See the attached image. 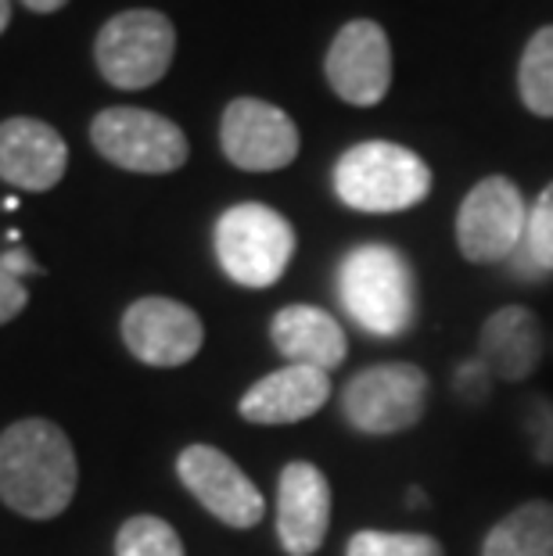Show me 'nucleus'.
<instances>
[{"instance_id":"f3484780","label":"nucleus","mask_w":553,"mask_h":556,"mask_svg":"<svg viewBox=\"0 0 553 556\" xmlns=\"http://www.w3.org/2000/svg\"><path fill=\"white\" fill-rule=\"evenodd\" d=\"M274 349L296 366H313V370L331 374L345 363L349 338L338 319L321 309V305H285L274 324H269Z\"/></svg>"},{"instance_id":"1a4fd4ad","label":"nucleus","mask_w":553,"mask_h":556,"mask_svg":"<svg viewBox=\"0 0 553 556\" xmlns=\"http://www.w3.org/2000/svg\"><path fill=\"white\" fill-rule=\"evenodd\" d=\"M219 144L230 165L244 173H274L296 162L299 126L288 112L259 98H238L227 104L219 123Z\"/></svg>"},{"instance_id":"bb28decb","label":"nucleus","mask_w":553,"mask_h":556,"mask_svg":"<svg viewBox=\"0 0 553 556\" xmlns=\"http://www.w3.org/2000/svg\"><path fill=\"white\" fill-rule=\"evenodd\" d=\"M29 11H37V15H51V11H62L68 0H22Z\"/></svg>"},{"instance_id":"cd10ccee","label":"nucleus","mask_w":553,"mask_h":556,"mask_svg":"<svg viewBox=\"0 0 553 556\" xmlns=\"http://www.w3.org/2000/svg\"><path fill=\"white\" fill-rule=\"evenodd\" d=\"M8 22H11V0H0V33L8 29Z\"/></svg>"},{"instance_id":"5701e85b","label":"nucleus","mask_w":553,"mask_h":556,"mask_svg":"<svg viewBox=\"0 0 553 556\" xmlns=\"http://www.w3.org/2000/svg\"><path fill=\"white\" fill-rule=\"evenodd\" d=\"M525 431L528 442H532V453L539 464L553 467V399H528L525 406Z\"/></svg>"},{"instance_id":"a878e982","label":"nucleus","mask_w":553,"mask_h":556,"mask_svg":"<svg viewBox=\"0 0 553 556\" xmlns=\"http://www.w3.org/2000/svg\"><path fill=\"white\" fill-rule=\"evenodd\" d=\"M0 269H8L11 277H22V274H40V266L33 263L29 252H22V248H11V252L0 255Z\"/></svg>"},{"instance_id":"423d86ee","label":"nucleus","mask_w":553,"mask_h":556,"mask_svg":"<svg viewBox=\"0 0 553 556\" xmlns=\"http://www.w3.org/2000/svg\"><path fill=\"white\" fill-rule=\"evenodd\" d=\"M428 406V374L414 363H378L341 388V413L360 434H399L417 428Z\"/></svg>"},{"instance_id":"a211bd4d","label":"nucleus","mask_w":553,"mask_h":556,"mask_svg":"<svg viewBox=\"0 0 553 556\" xmlns=\"http://www.w3.org/2000/svg\"><path fill=\"white\" fill-rule=\"evenodd\" d=\"M481 556H553V503L528 500L492 525Z\"/></svg>"},{"instance_id":"6ab92c4d","label":"nucleus","mask_w":553,"mask_h":556,"mask_svg":"<svg viewBox=\"0 0 553 556\" xmlns=\"http://www.w3.org/2000/svg\"><path fill=\"white\" fill-rule=\"evenodd\" d=\"M517 90L528 112L539 119H553V26L539 29L528 40L517 65Z\"/></svg>"},{"instance_id":"4be33fe9","label":"nucleus","mask_w":553,"mask_h":556,"mask_svg":"<svg viewBox=\"0 0 553 556\" xmlns=\"http://www.w3.org/2000/svg\"><path fill=\"white\" fill-rule=\"evenodd\" d=\"M345 556H442V542L420 535V531L367 528L349 539Z\"/></svg>"},{"instance_id":"b1692460","label":"nucleus","mask_w":553,"mask_h":556,"mask_svg":"<svg viewBox=\"0 0 553 556\" xmlns=\"http://www.w3.org/2000/svg\"><path fill=\"white\" fill-rule=\"evenodd\" d=\"M492 381H497V377H492V374H489V366L475 356V359H467V363L456 366V374H453V392H456V399H461V402H467V406H478V402H486V399H489Z\"/></svg>"},{"instance_id":"20e7f679","label":"nucleus","mask_w":553,"mask_h":556,"mask_svg":"<svg viewBox=\"0 0 553 556\" xmlns=\"http://www.w3.org/2000/svg\"><path fill=\"white\" fill-rule=\"evenodd\" d=\"M216 258L241 288H269L285 277L296 255V227L277 208L244 201L216 219Z\"/></svg>"},{"instance_id":"f03ea898","label":"nucleus","mask_w":553,"mask_h":556,"mask_svg":"<svg viewBox=\"0 0 553 556\" xmlns=\"http://www.w3.org/2000/svg\"><path fill=\"white\" fill-rule=\"evenodd\" d=\"M338 291L345 313L374 338H399L414 324V274L388 244H360L341 258Z\"/></svg>"},{"instance_id":"9b49d317","label":"nucleus","mask_w":553,"mask_h":556,"mask_svg":"<svg viewBox=\"0 0 553 556\" xmlns=\"http://www.w3.org/2000/svg\"><path fill=\"white\" fill-rule=\"evenodd\" d=\"M187 492L227 528L249 531L263 520V495L227 453L213 445H187L176 459Z\"/></svg>"},{"instance_id":"2eb2a0df","label":"nucleus","mask_w":553,"mask_h":556,"mask_svg":"<svg viewBox=\"0 0 553 556\" xmlns=\"http://www.w3.org/2000/svg\"><path fill=\"white\" fill-rule=\"evenodd\" d=\"M327 399H331V377L313 366L288 363L255 381L241 395L238 413L249 424H299L324 409Z\"/></svg>"},{"instance_id":"aec40b11","label":"nucleus","mask_w":553,"mask_h":556,"mask_svg":"<svg viewBox=\"0 0 553 556\" xmlns=\"http://www.w3.org/2000/svg\"><path fill=\"white\" fill-rule=\"evenodd\" d=\"M517 266H528V277L553 274V184L543 187L536 205L528 208L525 241L517 248Z\"/></svg>"},{"instance_id":"393cba45","label":"nucleus","mask_w":553,"mask_h":556,"mask_svg":"<svg viewBox=\"0 0 553 556\" xmlns=\"http://www.w3.org/2000/svg\"><path fill=\"white\" fill-rule=\"evenodd\" d=\"M29 294L22 288L18 277H11L8 269H0V324H8V319H15L22 309H26Z\"/></svg>"},{"instance_id":"9d476101","label":"nucleus","mask_w":553,"mask_h":556,"mask_svg":"<svg viewBox=\"0 0 553 556\" xmlns=\"http://www.w3.org/2000/svg\"><path fill=\"white\" fill-rule=\"evenodd\" d=\"M324 73L331 90L345 104L370 109V104L385 101L388 87H392V47H388V33L370 18H356L349 26H341L331 51H327Z\"/></svg>"},{"instance_id":"7ed1b4c3","label":"nucleus","mask_w":553,"mask_h":556,"mask_svg":"<svg viewBox=\"0 0 553 556\" xmlns=\"http://www.w3.org/2000/svg\"><path fill=\"white\" fill-rule=\"evenodd\" d=\"M335 194L356 212H406L431 194L428 162L392 140L349 148L335 165Z\"/></svg>"},{"instance_id":"dca6fc26","label":"nucleus","mask_w":553,"mask_h":556,"mask_svg":"<svg viewBox=\"0 0 553 556\" xmlns=\"http://www.w3.org/2000/svg\"><path fill=\"white\" fill-rule=\"evenodd\" d=\"M543 324L525 305H503V309H497L481 324L478 359L500 381H528L539 370V363H543Z\"/></svg>"},{"instance_id":"c85d7f7f","label":"nucleus","mask_w":553,"mask_h":556,"mask_svg":"<svg viewBox=\"0 0 553 556\" xmlns=\"http://www.w3.org/2000/svg\"><path fill=\"white\" fill-rule=\"evenodd\" d=\"M406 506H425V492H420V489H410V492H406Z\"/></svg>"},{"instance_id":"ddd939ff","label":"nucleus","mask_w":553,"mask_h":556,"mask_svg":"<svg viewBox=\"0 0 553 556\" xmlns=\"http://www.w3.org/2000/svg\"><path fill=\"white\" fill-rule=\"evenodd\" d=\"M331 528V481L316 464L296 459L277 481V539L288 556H313Z\"/></svg>"},{"instance_id":"6e6552de","label":"nucleus","mask_w":553,"mask_h":556,"mask_svg":"<svg viewBox=\"0 0 553 556\" xmlns=\"http://www.w3.org/2000/svg\"><path fill=\"white\" fill-rule=\"evenodd\" d=\"M528 208L517 184L507 176H486L467 191L456 212V248L467 263H507L525 241Z\"/></svg>"},{"instance_id":"39448f33","label":"nucleus","mask_w":553,"mask_h":556,"mask_svg":"<svg viewBox=\"0 0 553 556\" xmlns=\"http://www.w3.org/2000/svg\"><path fill=\"white\" fill-rule=\"evenodd\" d=\"M176 29L162 11L134 8L109 18L93 40V62L120 90H144L169 73Z\"/></svg>"},{"instance_id":"4468645a","label":"nucleus","mask_w":553,"mask_h":556,"mask_svg":"<svg viewBox=\"0 0 553 556\" xmlns=\"http://www.w3.org/2000/svg\"><path fill=\"white\" fill-rule=\"evenodd\" d=\"M68 148L54 126L40 119L0 123V180L18 191L43 194L65 176Z\"/></svg>"},{"instance_id":"f8f14e48","label":"nucleus","mask_w":553,"mask_h":556,"mask_svg":"<svg viewBox=\"0 0 553 556\" xmlns=\"http://www.w3.org/2000/svg\"><path fill=\"white\" fill-rule=\"evenodd\" d=\"M123 341L148 366H184L202 352L205 327L191 305L148 294L123 313Z\"/></svg>"},{"instance_id":"412c9836","label":"nucleus","mask_w":553,"mask_h":556,"mask_svg":"<svg viewBox=\"0 0 553 556\" xmlns=\"http://www.w3.org/2000/svg\"><path fill=\"white\" fill-rule=\"evenodd\" d=\"M115 556H184V542L162 517H129L115 535Z\"/></svg>"},{"instance_id":"0eeeda50","label":"nucleus","mask_w":553,"mask_h":556,"mask_svg":"<svg viewBox=\"0 0 553 556\" xmlns=\"http://www.w3.org/2000/svg\"><path fill=\"white\" fill-rule=\"evenodd\" d=\"M90 140L101 159L126 173L162 176L176 173L191 155L184 129L148 109H104L90 123Z\"/></svg>"},{"instance_id":"f257e3e1","label":"nucleus","mask_w":553,"mask_h":556,"mask_svg":"<svg viewBox=\"0 0 553 556\" xmlns=\"http://www.w3.org/2000/svg\"><path fill=\"white\" fill-rule=\"evenodd\" d=\"M76 453L51 420H18L0 434V500L22 517H58L76 495Z\"/></svg>"}]
</instances>
